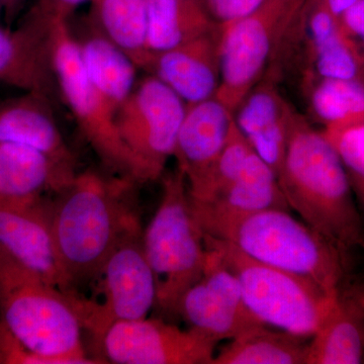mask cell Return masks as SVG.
<instances>
[{"instance_id": "obj_1", "label": "cell", "mask_w": 364, "mask_h": 364, "mask_svg": "<svg viewBox=\"0 0 364 364\" xmlns=\"http://www.w3.org/2000/svg\"><path fill=\"white\" fill-rule=\"evenodd\" d=\"M138 182L95 170L76 173L50 202L51 229L72 289L80 293L124 232L140 220L134 205Z\"/></svg>"}, {"instance_id": "obj_2", "label": "cell", "mask_w": 364, "mask_h": 364, "mask_svg": "<svg viewBox=\"0 0 364 364\" xmlns=\"http://www.w3.org/2000/svg\"><path fill=\"white\" fill-rule=\"evenodd\" d=\"M279 181L301 221L347 252L364 251V223L343 163L324 133L294 107Z\"/></svg>"}, {"instance_id": "obj_3", "label": "cell", "mask_w": 364, "mask_h": 364, "mask_svg": "<svg viewBox=\"0 0 364 364\" xmlns=\"http://www.w3.org/2000/svg\"><path fill=\"white\" fill-rule=\"evenodd\" d=\"M0 320L31 350L60 364L105 363L86 355L82 326L68 299L2 249Z\"/></svg>"}, {"instance_id": "obj_4", "label": "cell", "mask_w": 364, "mask_h": 364, "mask_svg": "<svg viewBox=\"0 0 364 364\" xmlns=\"http://www.w3.org/2000/svg\"><path fill=\"white\" fill-rule=\"evenodd\" d=\"M212 238L233 244L265 264L294 273L336 296L349 279V252L299 221L289 210H263L229 225Z\"/></svg>"}, {"instance_id": "obj_5", "label": "cell", "mask_w": 364, "mask_h": 364, "mask_svg": "<svg viewBox=\"0 0 364 364\" xmlns=\"http://www.w3.org/2000/svg\"><path fill=\"white\" fill-rule=\"evenodd\" d=\"M143 244L156 286L155 306L178 315L182 296L202 277L207 255L205 234L179 168L163 177L161 200L144 230Z\"/></svg>"}, {"instance_id": "obj_6", "label": "cell", "mask_w": 364, "mask_h": 364, "mask_svg": "<svg viewBox=\"0 0 364 364\" xmlns=\"http://www.w3.org/2000/svg\"><path fill=\"white\" fill-rule=\"evenodd\" d=\"M240 282L250 312L263 324L312 338L331 306L329 296L310 280L249 257L229 242L205 235Z\"/></svg>"}, {"instance_id": "obj_7", "label": "cell", "mask_w": 364, "mask_h": 364, "mask_svg": "<svg viewBox=\"0 0 364 364\" xmlns=\"http://www.w3.org/2000/svg\"><path fill=\"white\" fill-rule=\"evenodd\" d=\"M143 233L138 220L117 241L88 286L78 293L90 289V296L69 299L82 329L97 343L114 323L147 318L156 305V286L144 250Z\"/></svg>"}, {"instance_id": "obj_8", "label": "cell", "mask_w": 364, "mask_h": 364, "mask_svg": "<svg viewBox=\"0 0 364 364\" xmlns=\"http://www.w3.org/2000/svg\"><path fill=\"white\" fill-rule=\"evenodd\" d=\"M49 20L57 87L79 130L112 173L144 183L140 165L117 132L116 112L92 85L81 63L70 25L65 21Z\"/></svg>"}, {"instance_id": "obj_9", "label": "cell", "mask_w": 364, "mask_h": 364, "mask_svg": "<svg viewBox=\"0 0 364 364\" xmlns=\"http://www.w3.org/2000/svg\"><path fill=\"white\" fill-rule=\"evenodd\" d=\"M306 0H265L221 28V83L215 97L234 112L264 76Z\"/></svg>"}, {"instance_id": "obj_10", "label": "cell", "mask_w": 364, "mask_h": 364, "mask_svg": "<svg viewBox=\"0 0 364 364\" xmlns=\"http://www.w3.org/2000/svg\"><path fill=\"white\" fill-rule=\"evenodd\" d=\"M186 107L171 88L147 73L117 109V132L140 165L145 182L161 178L174 156Z\"/></svg>"}, {"instance_id": "obj_11", "label": "cell", "mask_w": 364, "mask_h": 364, "mask_svg": "<svg viewBox=\"0 0 364 364\" xmlns=\"http://www.w3.org/2000/svg\"><path fill=\"white\" fill-rule=\"evenodd\" d=\"M218 343L196 328L144 318L114 323L97 344L107 363L212 364Z\"/></svg>"}, {"instance_id": "obj_12", "label": "cell", "mask_w": 364, "mask_h": 364, "mask_svg": "<svg viewBox=\"0 0 364 364\" xmlns=\"http://www.w3.org/2000/svg\"><path fill=\"white\" fill-rule=\"evenodd\" d=\"M178 315L191 327L219 343L265 325L249 310L235 273L219 253L208 246L202 277L182 296Z\"/></svg>"}, {"instance_id": "obj_13", "label": "cell", "mask_w": 364, "mask_h": 364, "mask_svg": "<svg viewBox=\"0 0 364 364\" xmlns=\"http://www.w3.org/2000/svg\"><path fill=\"white\" fill-rule=\"evenodd\" d=\"M0 249L70 298V284L53 238L47 200L18 207L0 205Z\"/></svg>"}, {"instance_id": "obj_14", "label": "cell", "mask_w": 364, "mask_h": 364, "mask_svg": "<svg viewBox=\"0 0 364 364\" xmlns=\"http://www.w3.org/2000/svg\"><path fill=\"white\" fill-rule=\"evenodd\" d=\"M0 82L50 98L58 90L52 64L51 23L35 6L14 30L0 26Z\"/></svg>"}, {"instance_id": "obj_15", "label": "cell", "mask_w": 364, "mask_h": 364, "mask_svg": "<svg viewBox=\"0 0 364 364\" xmlns=\"http://www.w3.org/2000/svg\"><path fill=\"white\" fill-rule=\"evenodd\" d=\"M191 203L200 229L210 237H215L239 220L263 210H289L279 177L253 150L240 176L221 196L208 203L191 200Z\"/></svg>"}, {"instance_id": "obj_16", "label": "cell", "mask_w": 364, "mask_h": 364, "mask_svg": "<svg viewBox=\"0 0 364 364\" xmlns=\"http://www.w3.org/2000/svg\"><path fill=\"white\" fill-rule=\"evenodd\" d=\"M145 71L171 88L186 105L215 97L221 83V28L150 54Z\"/></svg>"}, {"instance_id": "obj_17", "label": "cell", "mask_w": 364, "mask_h": 364, "mask_svg": "<svg viewBox=\"0 0 364 364\" xmlns=\"http://www.w3.org/2000/svg\"><path fill=\"white\" fill-rule=\"evenodd\" d=\"M291 109L280 93L277 79L265 74L233 112L242 135L277 177L286 156Z\"/></svg>"}, {"instance_id": "obj_18", "label": "cell", "mask_w": 364, "mask_h": 364, "mask_svg": "<svg viewBox=\"0 0 364 364\" xmlns=\"http://www.w3.org/2000/svg\"><path fill=\"white\" fill-rule=\"evenodd\" d=\"M51 100L43 93L25 92L0 100V143L39 151L75 170V157L55 119Z\"/></svg>"}, {"instance_id": "obj_19", "label": "cell", "mask_w": 364, "mask_h": 364, "mask_svg": "<svg viewBox=\"0 0 364 364\" xmlns=\"http://www.w3.org/2000/svg\"><path fill=\"white\" fill-rule=\"evenodd\" d=\"M76 173L39 151L0 143V205L44 202L48 195L59 193Z\"/></svg>"}, {"instance_id": "obj_20", "label": "cell", "mask_w": 364, "mask_h": 364, "mask_svg": "<svg viewBox=\"0 0 364 364\" xmlns=\"http://www.w3.org/2000/svg\"><path fill=\"white\" fill-rule=\"evenodd\" d=\"M364 363V299L359 284H349L333 299L309 341L306 364Z\"/></svg>"}, {"instance_id": "obj_21", "label": "cell", "mask_w": 364, "mask_h": 364, "mask_svg": "<svg viewBox=\"0 0 364 364\" xmlns=\"http://www.w3.org/2000/svg\"><path fill=\"white\" fill-rule=\"evenodd\" d=\"M232 123L233 112L215 97L186 107L173 157L188 186L196 183L219 156Z\"/></svg>"}, {"instance_id": "obj_22", "label": "cell", "mask_w": 364, "mask_h": 364, "mask_svg": "<svg viewBox=\"0 0 364 364\" xmlns=\"http://www.w3.org/2000/svg\"><path fill=\"white\" fill-rule=\"evenodd\" d=\"M71 32L88 77L117 112L136 85L138 66L88 16L81 28Z\"/></svg>"}, {"instance_id": "obj_23", "label": "cell", "mask_w": 364, "mask_h": 364, "mask_svg": "<svg viewBox=\"0 0 364 364\" xmlns=\"http://www.w3.org/2000/svg\"><path fill=\"white\" fill-rule=\"evenodd\" d=\"M217 26L202 0H147L146 48L149 55L173 49Z\"/></svg>"}, {"instance_id": "obj_24", "label": "cell", "mask_w": 364, "mask_h": 364, "mask_svg": "<svg viewBox=\"0 0 364 364\" xmlns=\"http://www.w3.org/2000/svg\"><path fill=\"white\" fill-rule=\"evenodd\" d=\"M310 339L257 326L229 340L215 354L212 364H306Z\"/></svg>"}, {"instance_id": "obj_25", "label": "cell", "mask_w": 364, "mask_h": 364, "mask_svg": "<svg viewBox=\"0 0 364 364\" xmlns=\"http://www.w3.org/2000/svg\"><path fill=\"white\" fill-rule=\"evenodd\" d=\"M88 18L145 70L147 0H90Z\"/></svg>"}, {"instance_id": "obj_26", "label": "cell", "mask_w": 364, "mask_h": 364, "mask_svg": "<svg viewBox=\"0 0 364 364\" xmlns=\"http://www.w3.org/2000/svg\"><path fill=\"white\" fill-rule=\"evenodd\" d=\"M314 117L325 128L364 121V83L348 79H316L301 86Z\"/></svg>"}, {"instance_id": "obj_27", "label": "cell", "mask_w": 364, "mask_h": 364, "mask_svg": "<svg viewBox=\"0 0 364 364\" xmlns=\"http://www.w3.org/2000/svg\"><path fill=\"white\" fill-rule=\"evenodd\" d=\"M252 152L245 136L234 122L224 148L205 174L193 186H188L189 198L195 203H208L222 195L240 176Z\"/></svg>"}, {"instance_id": "obj_28", "label": "cell", "mask_w": 364, "mask_h": 364, "mask_svg": "<svg viewBox=\"0 0 364 364\" xmlns=\"http://www.w3.org/2000/svg\"><path fill=\"white\" fill-rule=\"evenodd\" d=\"M343 163L353 195L364 212V121L323 131Z\"/></svg>"}, {"instance_id": "obj_29", "label": "cell", "mask_w": 364, "mask_h": 364, "mask_svg": "<svg viewBox=\"0 0 364 364\" xmlns=\"http://www.w3.org/2000/svg\"><path fill=\"white\" fill-rule=\"evenodd\" d=\"M0 364H60L31 350L0 320Z\"/></svg>"}, {"instance_id": "obj_30", "label": "cell", "mask_w": 364, "mask_h": 364, "mask_svg": "<svg viewBox=\"0 0 364 364\" xmlns=\"http://www.w3.org/2000/svg\"><path fill=\"white\" fill-rule=\"evenodd\" d=\"M212 20L223 26L247 16L265 0H202Z\"/></svg>"}, {"instance_id": "obj_31", "label": "cell", "mask_w": 364, "mask_h": 364, "mask_svg": "<svg viewBox=\"0 0 364 364\" xmlns=\"http://www.w3.org/2000/svg\"><path fill=\"white\" fill-rule=\"evenodd\" d=\"M90 0H37L35 6L53 21L69 23L79 7Z\"/></svg>"}, {"instance_id": "obj_32", "label": "cell", "mask_w": 364, "mask_h": 364, "mask_svg": "<svg viewBox=\"0 0 364 364\" xmlns=\"http://www.w3.org/2000/svg\"><path fill=\"white\" fill-rule=\"evenodd\" d=\"M345 32L355 41L364 51V0H358L340 16Z\"/></svg>"}, {"instance_id": "obj_33", "label": "cell", "mask_w": 364, "mask_h": 364, "mask_svg": "<svg viewBox=\"0 0 364 364\" xmlns=\"http://www.w3.org/2000/svg\"><path fill=\"white\" fill-rule=\"evenodd\" d=\"M26 0H0V9L4 11V18L9 25H13L20 16Z\"/></svg>"}, {"instance_id": "obj_34", "label": "cell", "mask_w": 364, "mask_h": 364, "mask_svg": "<svg viewBox=\"0 0 364 364\" xmlns=\"http://www.w3.org/2000/svg\"><path fill=\"white\" fill-rule=\"evenodd\" d=\"M358 0H327L328 6L335 16H340L345 11L349 9L352 4H355Z\"/></svg>"}, {"instance_id": "obj_35", "label": "cell", "mask_w": 364, "mask_h": 364, "mask_svg": "<svg viewBox=\"0 0 364 364\" xmlns=\"http://www.w3.org/2000/svg\"><path fill=\"white\" fill-rule=\"evenodd\" d=\"M359 287H360L361 293H363V299H364V279L361 282H358Z\"/></svg>"}]
</instances>
